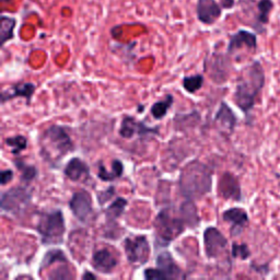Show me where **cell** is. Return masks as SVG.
Returning a JSON list of instances; mask_svg holds the SVG:
<instances>
[{
  "label": "cell",
  "instance_id": "1",
  "mask_svg": "<svg viewBox=\"0 0 280 280\" xmlns=\"http://www.w3.org/2000/svg\"><path fill=\"white\" fill-rule=\"evenodd\" d=\"M42 159L53 169L61 165L66 155L76 150L70 135L61 125H50L41 134L38 139Z\"/></svg>",
  "mask_w": 280,
  "mask_h": 280
},
{
  "label": "cell",
  "instance_id": "2",
  "mask_svg": "<svg viewBox=\"0 0 280 280\" xmlns=\"http://www.w3.org/2000/svg\"><path fill=\"white\" fill-rule=\"evenodd\" d=\"M264 84L265 73L258 61H255L250 66L244 68L242 74L240 75L233 100L246 117L250 116V113L255 105L256 97L262 91Z\"/></svg>",
  "mask_w": 280,
  "mask_h": 280
},
{
  "label": "cell",
  "instance_id": "3",
  "mask_svg": "<svg viewBox=\"0 0 280 280\" xmlns=\"http://www.w3.org/2000/svg\"><path fill=\"white\" fill-rule=\"evenodd\" d=\"M179 187L186 199H200L211 191L212 171L198 160L188 162L180 173Z\"/></svg>",
  "mask_w": 280,
  "mask_h": 280
},
{
  "label": "cell",
  "instance_id": "4",
  "mask_svg": "<svg viewBox=\"0 0 280 280\" xmlns=\"http://www.w3.org/2000/svg\"><path fill=\"white\" fill-rule=\"evenodd\" d=\"M153 226L157 246H167L175 239H178L187 227L180 211L177 214L171 208L160 210L154 219Z\"/></svg>",
  "mask_w": 280,
  "mask_h": 280
},
{
  "label": "cell",
  "instance_id": "5",
  "mask_svg": "<svg viewBox=\"0 0 280 280\" xmlns=\"http://www.w3.org/2000/svg\"><path fill=\"white\" fill-rule=\"evenodd\" d=\"M35 230L41 236L42 244H62L66 233V221H65L64 212L60 209L40 212Z\"/></svg>",
  "mask_w": 280,
  "mask_h": 280
},
{
  "label": "cell",
  "instance_id": "6",
  "mask_svg": "<svg viewBox=\"0 0 280 280\" xmlns=\"http://www.w3.org/2000/svg\"><path fill=\"white\" fill-rule=\"evenodd\" d=\"M27 185L11 187L2 193L0 208L3 212L17 217L27 210L33 198V194Z\"/></svg>",
  "mask_w": 280,
  "mask_h": 280
},
{
  "label": "cell",
  "instance_id": "7",
  "mask_svg": "<svg viewBox=\"0 0 280 280\" xmlns=\"http://www.w3.org/2000/svg\"><path fill=\"white\" fill-rule=\"evenodd\" d=\"M124 252L130 265H145L150 257V244L146 236H135L125 238L123 241Z\"/></svg>",
  "mask_w": 280,
  "mask_h": 280
},
{
  "label": "cell",
  "instance_id": "8",
  "mask_svg": "<svg viewBox=\"0 0 280 280\" xmlns=\"http://www.w3.org/2000/svg\"><path fill=\"white\" fill-rule=\"evenodd\" d=\"M69 208L76 219L80 222L88 225L94 217L93 198L86 190H80L73 194L69 200Z\"/></svg>",
  "mask_w": 280,
  "mask_h": 280
},
{
  "label": "cell",
  "instance_id": "9",
  "mask_svg": "<svg viewBox=\"0 0 280 280\" xmlns=\"http://www.w3.org/2000/svg\"><path fill=\"white\" fill-rule=\"evenodd\" d=\"M160 132L159 127L148 126L144 122L138 121L134 116L125 115L123 117L120 126V136L124 139H130L135 136L139 137H150L158 136Z\"/></svg>",
  "mask_w": 280,
  "mask_h": 280
},
{
  "label": "cell",
  "instance_id": "10",
  "mask_svg": "<svg viewBox=\"0 0 280 280\" xmlns=\"http://www.w3.org/2000/svg\"><path fill=\"white\" fill-rule=\"evenodd\" d=\"M203 238L206 256L209 259L219 258L227 252L228 240L216 227H208Z\"/></svg>",
  "mask_w": 280,
  "mask_h": 280
},
{
  "label": "cell",
  "instance_id": "11",
  "mask_svg": "<svg viewBox=\"0 0 280 280\" xmlns=\"http://www.w3.org/2000/svg\"><path fill=\"white\" fill-rule=\"evenodd\" d=\"M218 196L226 200L240 201L242 199V191L239 180L230 172H225L218 181Z\"/></svg>",
  "mask_w": 280,
  "mask_h": 280
},
{
  "label": "cell",
  "instance_id": "12",
  "mask_svg": "<svg viewBox=\"0 0 280 280\" xmlns=\"http://www.w3.org/2000/svg\"><path fill=\"white\" fill-rule=\"evenodd\" d=\"M222 219L231 225L230 234L232 237H238L243 232L245 227L249 225V214L240 207H232L222 213Z\"/></svg>",
  "mask_w": 280,
  "mask_h": 280
},
{
  "label": "cell",
  "instance_id": "13",
  "mask_svg": "<svg viewBox=\"0 0 280 280\" xmlns=\"http://www.w3.org/2000/svg\"><path fill=\"white\" fill-rule=\"evenodd\" d=\"M196 14L201 23L211 25L221 17L222 10L216 0H197Z\"/></svg>",
  "mask_w": 280,
  "mask_h": 280
},
{
  "label": "cell",
  "instance_id": "14",
  "mask_svg": "<svg viewBox=\"0 0 280 280\" xmlns=\"http://www.w3.org/2000/svg\"><path fill=\"white\" fill-rule=\"evenodd\" d=\"M36 90V86L32 82H20L14 84V86L9 87L8 89L3 90L2 94H0V99H2V104L8 101H11L17 97H22L28 104L31 103L32 97L34 95Z\"/></svg>",
  "mask_w": 280,
  "mask_h": 280
},
{
  "label": "cell",
  "instance_id": "15",
  "mask_svg": "<svg viewBox=\"0 0 280 280\" xmlns=\"http://www.w3.org/2000/svg\"><path fill=\"white\" fill-rule=\"evenodd\" d=\"M155 264L159 269L164 273L166 279H185V272L175 262L170 252H162L155 258Z\"/></svg>",
  "mask_w": 280,
  "mask_h": 280
},
{
  "label": "cell",
  "instance_id": "16",
  "mask_svg": "<svg viewBox=\"0 0 280 280\" xmlns=\"http://www.w3.org/2000/svg\"><path fill=\"white\" fill-rule=\"evenodd\" d=\"M117 264H119L117 258L108 249H100L95 251L92 255V259H91V265L94 270L105 273V275L112 273Z\"/></svg>",
  "mask_w": 280,
  "mask_h": 280
},
{
  "label": "cell",
  "instance_id": "17",
  "mask_svg": "<svg viewBox=\"0 0 280 280\" xmlns=\"http://www.w3.org/2000/svg\"><path fill=\"white\" fill-rule=\"evenodd\" d=\"M247 47L249 49H256L257 47V37L256 35L246 30H240L236 34L230 37L229 44H228V53L232 54L234 51Z\"/></svg>",
  "mask_w": 280,
  "mask_h": 280
},
{
  "label": "cell",
  "instance_id": "18",
  "mask_svg": "<svg viewBox=\"0 0 280 280\" xmlns=\"http://www.w3.org/2000/svg\"><path fill=\"white\" fill-rule=\"evenodd\" d=\"M64 174L71 182H80L90 179V167L82 159L74 157L67 162Z\"/></svg>",
  "mask_w": 280,
  "mask_h": 280
},
{
  "label": "cell",
  "instance_id": "19",
  "mask_svg": "<svg viewBox=\"0 0 280 280\" xmlns=\"http://www.w3.org/2000/svg\"><path fill=\"white\" fill-rule=\"evenodd\" d=\"M214 122L229 133H233L238 124V117L226 102H221L220 107L214 115Z\"/></svg>",
  "mask_w": 280,
  "mask_h": 280
},
{
  "label": "cell",
  "instance_id": "20",
  "mask_svg": "<svg viewBox=\"0 0 280 280\" xmlns=\"http://www.w3.org/2000/svg\"><path fill=\"white\" fill-rule=\"evenodd\" d=\"M124 174V164L119 159H114L112 161L110 171H108L102 162H99L97 166V178L103 182H113L117 179H121Z\"/></svg>",
  "mask_w": 280,
  "mask_h": 280
},
{
  "label": "cell",
  "instance_id": "21",
  "mask_svg": "<svg viewBox=\"0 0 280 280\" xmlns=\"http://www.w3.org/2000/svg\"><path fill=\"white\" fill-rule=\"evenodd\" d=\"M179 211L181 213L182 218L185 220L187 227L195 228L199 225L200 220H199L197 208L194 203V200L187 199L186 201H184V203L181 205Z\"/></svg>",
  "mask_w": 280,
  "mask_h": 280
},
{
  "label": "cell",
  "instance_id": "22",
  "mask_svg": "<svg viewBox=\"0 0 280 280\" xmlns=\"http://www.w3.org/2000/svg\"><path fill=\"white\" fill-rule=\"evenodd\" d=\"M128 206V200L123 197H117L112 201V204L104 210L105 217L108 223H116V220L119 219L122 214L125 212L126 207Z\"/></svg>",
  "mask_w": 280,
  "mask_h": 280
},
{
  "label": "cell",
  "instance_id": "23",
  "mask_svg": "<svg viewBox=\"0 0 280 280\" xmlns=\"http://www.w3.org/2000/svg\"><path fill=\"white\" fill-rule=\"evenodd\" d=\"M174 103V96L172 94H166L163 99L154 102L150 108V114L154 120L161 121L163 120L169 113V110L171 109Z\"/></svg>",
  "mask_w": 280,
  "mask_h": 280
},
{
  "label": "cell",
  "instance_id": "24",
  "mask_svg": "<svg viewBox=\"0 0 280 280\" xmlns=\"http://www.w3.org/2000/svg\"><path fill=\"white\" fill-rule=\"evenodd\" d=\"M17 21L15 18L2 16L0 18V44L2 46L15 37V29Z\"/></svg>",
  "mask_w": 280,
  "mask_h": 280
},
{
  "label": "cell",
  "instance_id": "25",
  "mask_svg": "<svg viewBox=\"0 0 280 280\" xmlns=\"http://www.w3.org/2000/svg\"><path fill=\"white\" fill-rule=\"evenodd\" d=\"M14 163L17 167V170L20 171V180L24 184H30L31 182H33L38 175V170L35 165L28 164L21 159H16Z\"/></svg>",
  "mask_w": 280,
  "mask_h": 280
},
{
  "label": "cell",
  "instance_id": "26",
  "mask_svg": "<svg viewBox=\"0 0 280 280\" xmlns=\"http://www.w3.org/2000/svg\"><path fill=\"white\" fill-rule=\"evenodd\" d=\"M56 262L60 263H67L68 258L66 256V254L64 253V251L60 250V249H51L49 251L46 252L45 254L42 263H41V267H40V272L43 269H46L47 267H49L50 265H53Z\"/></svg>",
  "mask_w": 280,
  "mask_h": 280
},
{
  "label": "cell",
  "instance_id": "27",
  "mask_svg": "<svg viewBox=\"0 0 280 280\" xmlns=\"http://www.w3.org/2000/svg\"><path fill=\"white\" fill-rule=\"evenodd\" d=\"M204 76L197 74L192 76H185L182 80V86L187 93L194 94L198 92V91L204 86Z\"/></svg>",
  "mask_w": 280,
  "mask_h": 280
},
{
  "label": "cell",
  "instance_id": "28",
  "mask_svg": "<svg viewBox=\"0 0 280 280\" xmlns=\"http://www.w3.org/2000/svg\"><path fill=\"white\" fill-rule=\"evenodd\" d=\"M5 144L10 148L12 154L19 155L28 148L29 141L27 137H24L23 135H16L6 138Z\"/></svg>",
  "mask_w": 280,
  "mask_h": 280
},
{
  "label": "cell",
  "instance_id": "29",
  "mask_svg": "<svg viewBox=\"0 0 280 280\" xmlns=\"http://www.w3.org/2000/svg\"><path fill=\"white\" fill-rule=\"evenodd\" d=\"M257 8L259 15L257 17V20L259 23L266 24L269 21V14L273 8V4L271 0H259L257 4Z\"/></svg>",
  "mask_w": 280,
  "mask_h": 280
},
{
  "label": "cell",
  "instance_id": "30",
  "mask_svg": "<svg viewBox=\"0 0 280 280\" xmlns=\"http://www.w3.org/2000/svg\"><path fill=\"white\" fill-rule=\"evenodd\" d=\"M231 255L233 258H240L242 260H245L250 258L251 256V251L245 243L243 244H238L233 243L232 244V250H231Z\"/></svg>",
  "mask_w": 280,
  "mask_h": 280
},
{
  "label": "cell",
  "instance_id": "31",
  "mask_svg": "<svg viewBox=\"0 0 280 280\" xmlns=\"http://www.w3.org/2000/svg\"><path fill=\"white\" fill-rule=\"evenodd\" d=\"M49 279L53 280H64V279H73L75 278V275L73 271H70L69 267L67 266V263H65L60 268L55 269L53 272L48 275Z\"/></svg>",
  "mask_w": 280,
  "mask_h": 280
},
{
  "label": "cell",
  "instance_id": "32",
  "mask_svg": "<svg viewBox=\"0 0 280 280\" xmlns=\"http://www.w3.org/2000/svg\"><path fill=\"white\" fill-rule=\"evenodd\" d=\"M115 194H116V188L113 185L106 187L105 190L99 191V192L96 193L97 203H99L101 206H103L104 204H106L107 201H109L110 199L114 198Z\"/></svg>",
  "mask_w": 280,
  "mask_h": 280
},
{
  "label": "cell",
  "instance_id": "33",
  "mask_svg": "<svg viewBox=\"0 0 280 280\" xmlns=\"http://www.w3.org/2000/svg\"><path fill=\"white\" fill-rule=\"evenodd\" d=\"M144 278L147 280H163L166 279L165 275L161 269L157 268H147L144 271Z\"/></svg>",
  "mask_w": 280,
  "mask_h": 280
},
{
  "label": "cell",
  "instance_id": "34",
  "mask_svg": "<svg viewBox=\"0 0 280 280\" xmlns=\"http://www.w3.org/2000/svg\"><path fill=\"white\" fill-rule=\"evenodd\" d=\"M2 185H7L8 183H10V182L14 180V177H15V173L12 170H10V169H7V170H4L2 171Z\"/></svg>",
  "mask_w": 280,
  "mask_h": 280
},
{
  "label": "cell",
  "instance_id": "35",
  "mask_svg": "<svg viewBox=\"0 0 280 280\" xmlns=\"http://www.w3.org/2000/svg\"><path fill=\"white\" fill-rule=\"evenodd\" d=\"M234 6V0H222L221 2V7L225 9H230Z\"/></svg>",
  "mask_w": 280,
  "mask_h": 280
},
{
  "label": "cell",
  "instance_id": "36",
  "mask_svg": "<svg viewBox=\"0 0 280 280\" xmlns=\"http://www.w3.org/2000/svg\"><path fill=\"white\" fill-rule=\"evenodd\" d=\"M81 279L86 280V279H96V275H94L93 272L91 271H84L83 275L81 276Z\"/></svg>",
  "mask_w": 280,
  "mask_h": 280
},
{
  "label": "cell",
  "instance_id": "37",
  "mask_svg": "<svg viewBox=\"0 0 280 280\" xmlns=\"http://www.w3.org/2000/svg\"><path fill=\"white\" fill-rule=\"evenodd\" d=\"M138 110H144V105H141V106L139 105L138 106Z\"/></svg>",
  "mask_w": 280,
  "mask_h": 280
},
{
  "label": "cell",
  "instance_id": "38",
  "mask_svg": "<svg viewBox=\"0 0 280 280\" xmlns=\"http://www.w3.org/2000/svg\"><path fill=\"white\" fill-rule=\"evenodd\" d=\"M2 2H4V3H7V2H10V0H2Z\"/></svg>",
  "mask_w": 280,
  "mask_h": 280
}]
</instances>
